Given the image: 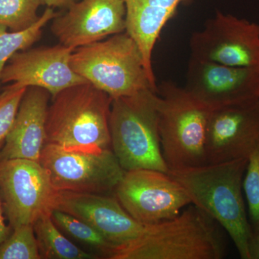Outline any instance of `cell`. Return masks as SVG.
Returning a JSON list of instances; mask_svg holds the SVG:
<instances>
[{"mask_svg":"<svg viewBox=\"0 0 259 259\" xmlns=\"http://www.w3.org/2000/svg\"><path fill=\"white\" fill-rule=\"evenodd\" d=\"M248 158L169 170L192 204L207 213L226 231L242 259H249L251 233L243 192Z\"/></svg>","mask_w":259,"mask_h":259,"instance_id":"obj_1","label":"cell"},{"mask_svg":"<svg viewBox=\"0 0 259 259\" xmlns=\"http://www.w3.org/2000/svg\"><path fill=\"white\" fill-rule=\"evenodd\" d=\"M227 233L193 204L173 219L146 226L136 239L114 249L110 259H222Z\"/></svg>","mask_w":259,"mask_h":259,"instance_id":"obj_2","label":"cell"},{"mask_svg":"<svg viewBox=\"0 0 259 259\" xmlns=\"http://www.w3.org/2000/svg\"><path fill=\"white\" fill-rule=\"evenodd\" d=\"M112 100L89 82L56 94L48 109L47 144L67 148H111Z\"/></svg>","mask_w":259,"mask_h":259,"instance_id":"obj_3","label":"cell"},{"mask_svg":"<svg viewBox=\"0 0 259 259\" xmlns=\"http://www.w3.org/2000/svg\"><path fill=\"white\" fill-rule=\"evenodd\" d=\"M158 131L169 170L206 164L205 136L213 108L171 81L158 86Z\"/></svg>","mask_w":259,"mask_h":259,"instance_id":"obj_4","label":"cell"},{"mask_svg":"<svg viewBox=\"0 0 259 259\" xmlns=\"http://www.w3.org/2000/svg\"><path fill=\"white\" fill-rule=\"evenodd\" d=\"M157 101L158 93L151 90L112 100L111 149L125 171H169L162 154Z\"/></svg>","mask_w":259,"mask_h":259,"instance_id":"obj_5","label":"cell"},{"mask_svg":"<svg viewBox=\"0 0 259 259\" xmlns=\"http://www.w3.org/2000/svg\"><path fill=\"white\" fill-rule=\"evenodd\" d=\"M70 66L75 73L112 99L145 90L158 93L151 83L139 46L126 32L76 48Z\"/></svg>","mask_w":259,"mask_h":259,"instance_id":"obj_6","label":"cell"},{"mask_svg":"<svg viewBox=\"0 0 259 259\" xmlns=\"http://www.w3.org/2000/svg\"><path fill=\"white\" fill-rule=\"evenodd\" d=\"M39 163L56 190L80 193L114 194L125 172L111 148L47 144Z\"/></svg>","mask_w":259,"mask_h":259,"instance_id":"obj_7","label":"cell"},{"mask_svg":"<svg viewBox=\"0 0 259 259\" xmlns=\"http://www.w3.org/2000/svg\"><path fill=\"white\" fill-rule=\"evenodd\" d=\"M114 195L145 226L173 219L192 204L185 189L168 173L146 168L125 171Z\"/></svg>","mask_w":259,"mask_h":259,"instance_id":"obj_8","label":"cell"},{"mask_svg":"<svg viewBox=\"0 0 259 259\" xmlns=\"http://www.w3.org/2000/svg\"><path fill=\"white\" fill-rule=\"evenodd\" d=\"M57 192L38 161H0V197L12 229L33 225L42 214L52 212Z\"/></svg>","mask_w":259,"mask_h":259,"instance_id":"obj_9","label":"cell"},{"mask_svg":"<svg viewBox=\"0 0 259 259\" xmlns=\"http://www.w3.org/2000/svg\"><path fill=\"white\" fill-rule=\"evenodd\" d=\"M191 56L259 71V24L218 11L190 37Z\"/></svg>","mask_w":259,"mask_h":259,"instance_id":"obj_10","label":"cell"},{"mask_svg":"<svg viewBox=\"0 0 259 259\" xmlns=\"http://www.w3.org/2000/svg\"><path fill=\"white\" fill-rule=\"evenodd\" d=\"M258 142L259 99L213 108L206 129V164L248 158Z\"/></svg>","mask_w":259,"mask_h":259,"instance_id":"obj_11","label":"cell"},{"mask_svg":"<svg viewBox=\"0 0 259 259\" xmlns=\"http://www.w3.org/2000/svg\"><path fill=\"white\" fill-rule=\"evenodd\" d=\"M185 88L212 108L256 100L259 99V71L191 56Z\"/></svg>","mask_w":259,"mask_h":259,"instance_id":"obj_12","label":"cell"},{"mask_svg":"<svg viewBox=\"0 0 259 259\" xmlns=\"http://www.w3.org/2000/svg\"><path fill=\"white\" fill-rule=\"evenodd\" d=\"M53 20L51 31L61 44L75 49L125 32L123 0L74 2Z\"/></svg>","mask_w":259,"mask_h":259,"instance_id":"obj_13","label":"cell"},{"mask_svg":"<svg viewBox=\"0 0 259 259\" xmlns=\"http://www.w3.org/2000/svg\"><path fill=\"white\" fill-rule=\"evenodd\" d=\"M74 50L60 44L20 51L5 66L1 83L44 89L53 97L69 87L88 82L70 66Z\"/></svg>","mask_w":259,"mask_h":259,"instance_id":"obj_14","label":"cell"},{"mask_svg":"<svg viewBox=\"0 0 259 259\" xmlns=\"http://www.w3.org/2000/svg\"><path fill=\"white\" fill-rule=\"evenodd\" d=\"M54 209L88 223L115 249L134 241L146 228L126 212L114 194L58 191Z\"/></svg>","mask_w":259,"mask_h":259,"instance_id":"obj_15","label":"cell"},{"mask_svg":"<svg viewBox=\"0 0 259 259\" xmlns=\"http://www.w3.org/2000/svg\"><path fill=\"white\" fill-rule=\"evenodd\" d=\"M51 95L40 88H28L19 106L14 123L0 152L2 160L38 161L47 144V118Z\"/></svg>","mask_w":259,"mask_h":259,"instance_id":"obj_16","label":"cell"},{"mask_svg":"<svg viewBox=\"0 0 259 259\" xmlns=\"http://www.w3.org/2000/svg\"><path fill=\"white\" fill-rule=\"evenodd\" d=\"M125 5V32L139 46L145 68L156 86L152 55L160 34L180 5L192 0H123Z\"/></svg>","mask_w":259,"mask_h":259,"instance_id":"obj_17","label":"cell"},{"mask_svg":"<svg viewBox=\"0 0 259 259\" xmlns=\"http://www.w3.org/2000/svg\"><path fill=\"white\" fill-rule=\"evenodd\" d=\"M51 213L42 214L32 225L41 258H100L95 253L86 251L71 241L56 226Z\"/></svg>","mask_w":259,"mask_h":259,"instance_id":"obj_18","label":"cell"},{"mask_svg":"<svg viewBox=\"0 0 259 259\" xmlns=\"http://www.w3.org/2000/svg\"><path fill=\"white\" fill-rule=\"evenodd\" d=\"M51 216L56 226L68 238L86 245L100 258H110L115 247L88 223L58 209H53Z\"/></svg>","mask_w":259,"mask_h":259,"instance_id":"obj_19","label":"cell"},{"mask_svg":"<svg viewBox=\"0 0 259 259\" xmlns=\"http://www.w3.org/2000/svg\"><path fill=\"white\" fill-rule=\"evenodd\" d=\"M59 15L54 8L48 7L35 23L24 30L8 32L6 26L0 25V83L2 73L10 59L31 47L41 36L42 28Z\"/></svg>","mask_w":259,"mask_h":259,"instance_id":"obj_20","label":"cell"},{"mask_svg":"<svg viewBox=\"0 0 259 259\" xmlns=\"http://www.w3.org/2000/svg\"><path fill=\"white\" fill-rule=\"evenodd\" d=\"M44 0H0V25L13 31L28 28L38 20Z\"/></svg>","mask_w":259,"mask_h":259,"instance_id":"obj_21","label":"cell"},{"mask_svg":"<svg viewBox=\"0 0 259 259\" xmlns=\"http://www.w3.org/2000/svg\"><path fill=\"white\" fill-rule=\"evenodd\" d=\"M13 230V233L0 243V259H41L32 225Z\"/></svg>","mask_w":259,"mask_h":259,"instance_id":"obj_22","label":"cell"},{"mask_svg":"<svg viewBox=\"0 0 259 259\" xmlns=\"http://www.w3.org/2000/svg\"><path fill=\"white\" fill-rule=\"evenodd\" d=\"M243 192L250 226H255L259 223V142L247 161Z\"/></svg>","mask_w":259,"mask_h":259,"instance_id":"obj_23","label":"cell"},{"mask_svg":"<svg viewBox=\"0 0 259 259\" xmlns=\"http://www.w3.org/2000/svg\"><path fill=\"white\" fill-rule=\"evenodd\" d=\"M28 88L16 83L7 87L0 94V144L12 128L20 102Z\"/></svg>","mask_w":259,"mask_h":259,"instance_id":"obj_24","label":"cell"},{"mask_svg":"<svg viewBox=\"0 0 259 259\" xmlns=\"http://www.w3.org/2000/svg\"><path fill=\"white\" fill-rule=\"evenodd\" d=\"M249 259H259V223L251 226V233L248 241Z\"/></svg>","mask_w":259,"mask_h":259,"instance_id":"obj_25","label":"cell"},{"mask_svg":"<svg viewBox=\"0 0 259 259\" xmlns=\"http://www.w3.org/2000/svg\"><path fill=\"white\" fill-rule=\"evenodd\" d=\"M12 228L5 224L4 218L2 211L1 200H0V243L4 241L10 236V230Z\"/></svg>","mask_w":259,"mask_h":259,"instance_id":"obj_26","label":"cell"},{"mask_svg":"<svg viewBox=\"0 0 259 259\" xmlns=\"http://www.w3.org/2000/svg\"><path fill=\"white\" fill-rule=\"evenodd\" d=\"M44 5L49 8H69L75 0H44Z\"/></svg>","mask_w":259,"mask_h":259,"instance_id":"obj_27","label":"cell"}]
</instances>
